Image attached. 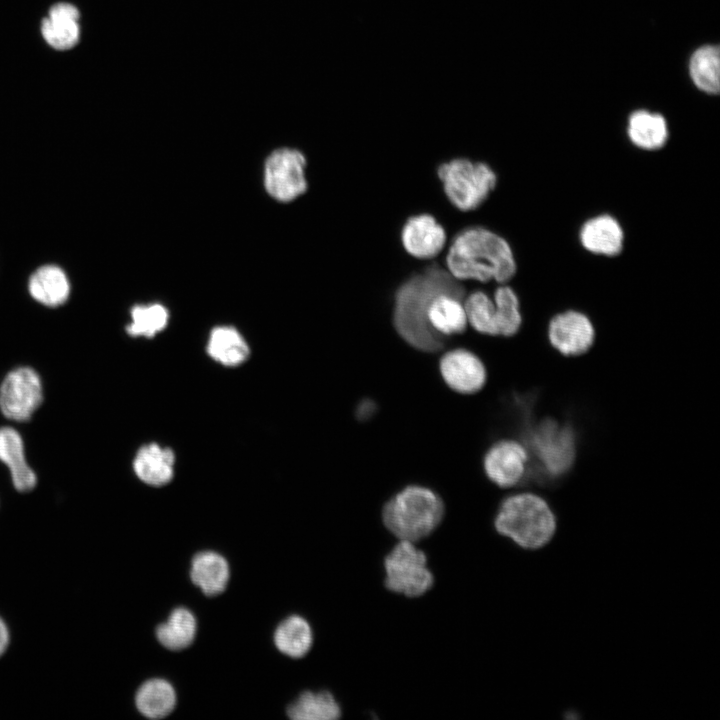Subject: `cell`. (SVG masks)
<instances>
[{"label": "cell", "instance_id": "obj_1", "mask_svg": "<svg viewBox=\"0 0 720 720\" xmlns=\"http://www.w3.org/2000/svg\"><path fill=\"white\" fill-rule=\"evenodd\" d=\"M441 293L464 300L465 287L437 263L414 273L395 291L393 327L399 337L417 351L436 353L445 347L446 339L430 328L426 318L431 301Z\"/></svg>", "mask_w": 720, "mask_h": 720}, {"label": "cell", "instance_id": "obj_2", "mask_svg": "<svg viewBox=\"0 0 720 720\" xmlns=\"http://www.w3.org/2000/svg\"><path fill=\"white\" fill-rule=\"evenodd\" d=\"M447 270L457 280L508 283L517 263L506 239L484 227H469L452 240L445 258Z\"/></svg>", "mask_w": 720, "mask_h": 720}, {"label": "cell", "instance_id": "obj_3", "mask_svg": "<svg viewBox=\"0 0 720 720\" xmlns=\"http://www.w3.org/2000/svg\"><path fill=\"white\" fill-rule=\"evenodd\" d=\"M493 523L498 534L525 550L543 548L557 530V518L550 504L529 491L505 497L497 508Z\"/></svg>", "mask_w": 720, "mask_h": 720}, {"label": "cell", "instance_id": "obj_4", "mask_svg": "<svg viewBox=\"0 0 720 720\" xmlns=\"http://www.w3.org/2000/svg\"><path fill=\"white\" fill-rule=\"evenodd\" d=\"M444 514L445 504L436 491L410 484L385 502L382 521L398 540L416 543L440 525Z\"/></svg>", "mask_w": 720, "mask_h": 720}, {"label": "cell", "instance_id": "obj_5", "mask_svg": "<svg viewBox=\"0 0 720 720\" xmlns=\"http://www.w3.org/2000/svg\"><path fill=\"white\" fill-rule=\"evenodd\" d=\"M437 175L448 200L464 212L478 208L497 185V175L487 163L466 158L442 163Z\"/></svg>", "mask_w": 720, "mask_h": 720}, {"label": "cell", "instance_id": "obj_6", "mask_svg": "<svg viewBox=\"0 0 720 720\" xmlns=\"http://www.w3.org/2000/svg\"><path fill=\"white\" fill-rule=\"evenodd\" d=\"M524 445L539 468L550 478L560 477L572 466L576 456L575 434L570 426L545 419L524 432Z\"/></svg>", "mask_w": 720, "mask_h": 720}, {"label": "cell", "instance_id": "obj_7", "mask_svg": "<svg viewBox=\"0 0 720 720\" xmlns=\"http://www.w3.org/2000/svg\"><path fill=\"white\" fill-rule=\"evenodd\" d=\"M384 570L386 587L406 597H419L434 583L426 554L413 542L398 540L384 559Z\"/></svg>", "mask_w": 720, "mask_h": 720}, {"label": "cell", "instance_id": "obj_8", "mask_svg": "<svg viewBox=\"0 0 720 720\" xmlns=\"http://www.w3.org/2000/svg\"><path fill=\"white\" fill-rule=\"evenodd\" d=\"M305 156L296 149L283 148L271 153L265 163L264 180L268 193L288 202L307 189Z\"/></svg>", "mask_w": 720, "mask_h": 720}, {"label": "cell", "instance_id": "obj_9", "mask_svg": "<svg viewBox=\"0 0 720 720\" xmlns=\"http://www.w3.org/2000/svg\"><path fill=\"white\" fill-rule=\"evenodd\" d=\"M42 399L40 377L29 367H20L9 372L0 387L1 412L13 421L29 420Z\"/></svg>", "mask_w": 720, "mask_h": 720}, {"label": "cell", "instance_id": "obj_10", "mask_svg": "<svg viewBox=\"0 0 720 720\" xmlns=\"http://www.w3.org/2000/svg\"><path fill=\"white\" fill-rule=\"evenodd\" d=\"M529 457L522 442L500 439L492 443L484 453L483 471L488 480L496 486L511 488L526 478Z\"/></svg>", "mask_w": 720, "mask_h": 720}, {"label": "cell", "instance_id": "obj_11", "mask_svg": "<svg viewBox=\"0 0 720 720\" xmlns=\"http://www.w3.org/2000/svg\"><path fill=\"white\" fill-rule=\"evenodd\" d=\"M551 346L566 357H576L587 352L595 340V328L591 319L578 310H566L555 314L547 326Z\"/></svg>", "mask_w": 720, "mask_h": 720}, {"label": "cell", "instance_id": "obj_12", "mask_svg": "<svg viewBox=\"0 0 720 720\" xmlns=\"http://www.w3.org/2000/svg\"><path fill=\"white\" fill-rule=\"evenodd\" d=\"M439 372L451 390L464 395L479 392L487 381L486 366L481 358L463 347L453 348L442 354Z\"/></svg>", "mask_w": 720, "mask_h": 720}, {"label": "cell", "instance_id": "obj_13", "mask_svg": "<svg viewBox=\"0 0 720 720\" xmlns=\"http://www.w3.org/2000/svg\"><path fill=\"white\" fill-rule=\"evenodd\" d=\"M446 239L442 225L429 214L408 218L401 230L404 249L418 259H431L437 256L443 249Z\"/></svg>", "mask_w": 720, "mask_h": 720}, {"label": "cell", "instance_id": "obj_14", "mask_svg": "<svg viewBox=\"0 0 720 720\" xmlns=\"http://www.w3.org/2000/svg\"><path fill=\"white\" fill-rule=\"evenodd\" d=\"M578 239L582 248L591 254L615 257L624 248L625 233L615 217L599 214L581 225Z\"/></svg>", "mask_w": 720, "mask_h": 720}, {"label": "cell", "instance_id": "obj_15", "mask_svg": "<svg viewBox=\"0 0 720 720\" xmlns=\"http://www.w3.org/2000/svg\"><path fill=\"white\" fill-rule=\"evenodd\" d=\"M80 12L70 3L52 6L42 21L41 33L53 48L66 50L74 47L80 38Z\"/></svg>", "mask_w": 720, "mask_h": 720}, {"label": "cell", "instance_id": "obj_16", "mask_svg": "<svg viewBox=\"0 0 720 720\" xmlns=\"http://www.w3.org/2000/svg\"><path fill=\"white\" fill-rule=\"evenodd\" d=\"M175 453L171 448L157 443L143 445L136 453L133 469L145 484L161 487L174 476Z\"/></svg>", "mask_w": 720, "mask_h": 720}, {"label": "cell", "instance_id": "obj_17", "mask_svg": "<svg viewBox=\"0 0 720 720\" xmlns=\"http://www.w3.org/2000/svg\"><path fill=\"white\" fill-rule=\"evenodd\" d=\"M426 318L430 328L444 339L464 333L468 325L463 299L449 293L433 298Z\"/></svg>", "mask_w": 720, "mask_h": 720}, {"label": "cell", "instance_id": "obj_18", "mask_svg": "<svg viewBox=\"0 0 720 720\" xmlns=\"http://www.w3.org/2000/svg\"><path fill=\"white\" fill-rule=\"evenodd\" d=\"M0 461L9 468L16 490L28 492L36 486L37 477L26 462L23 440L11 427L0 428Z\"/></svg>", "mask_w": 720, "mask_h": 720}, {"label": "cell", "instance_id": "obj_19", "mask_svg": "<svg viewBox=\"0 0 720 720\" xmlns=\"http://www.w3.org/2000/svg\"><path fill=\"white\" fill-rule=\"evenodd\" d=\"M229 576V564L217 552L202 551L192 559L190 578L206 596L222 593L228 584Z\"/></svg>", "mask_w": 720, "mask_h": 720}, {"label": "cell", "instance_id": "obj_20", "mask_svg": "<svg viewBox=\"0 0 720 720\" xmlns=\"http://www.w3.org/2000/svg\"><path fill=\"white\" fill-rule=\"evenodd\" d=\"M627 136L641 150H659L668 140L667 122L661 114L647 110L634 111L628 118Z\"/></svg>", "mask_w": 720, "mask_h": 720}, {"label": "cell", "instance_id": "obj_21", "mask_svg": "<svg viewBox=\"0 0 720 720\" xmlns=\"http://www.w3.org/2000/svg\"><path fill=\"white\" fill-rule=\"evenodd\" d=\"M31 296L48 307L64 304L70 294V284L65 272L55 265L39 267L28 283Z\"/></svg>", "mask_w": 720, "mask_h": 720}, {"label": "cell", "instance_id": "obj_22", "mask_svg": "<svg viewBox=\"0 0 720 720\" xmlns=\"http://www.w3.org/2000/svg\"><path fill=\"white\" fill-rule=\"evenodd\" d=\"M207 353L223 366L237 367L249 358L250 348L236 328L218 326L210 333Z\"/></svg>", "mask_w": 720, "mask_h": 720}, {"label": "cell", "instance_id": "obj_23", "mask_svg": "<svg viewBox=\"0 0 720 720\" xmlns=\"http://www.w3.org/2000/svg\"><path fill=\"white\" fill-rule=\"evenodd\" d=\"M135 702L142 715L150 719H160L174 710L176 692L167 680L154 678L139 687Z\"/></svg>", "mask_w": 720, "mask_h": 720}, {"label": "cell", "instance_id": "obj_24", "mask_svg": "<svg viewBox=\"0 0 720 720\" xmlns=\"http://www.w3.org/2000/svg\"><path fill=\"white\" fill-rule=\"evenodd\" d=\"M274 643L281 653L291 658H301L312 647V628L302 616L291 615L277 626Z\"/></svg>", "mask_w": 720, "mask_h": 720}, {"label": "cell", "instance_id": "obj_25", "mask_svg": "<svg viewBox=\"0 0 720 720\" xmlns=\"http://www.w3.org/2000/svg\"><path fill=\"white\" fill-rule=\"evenodd\" d=\"M341 707L329 691H305L287 708L293 720H335L340 718Z\"/></svg>", "mask_w": 720, "mask_h": 720}, {"label": "cell", "instance_id": "obj_26", "mask_svg": "<svg viewBox=\"0 0 720 720\" xmlns=\"http://www.w3.org/2000/svg\"><path fill=\"white\" fill-rule=\"evenodd\" d=\"M197 623L195 616L184 607L175 608L167 621L156 628L157 640L165 648L178 651L187 648L194 640Z\"/></svg>", "mask_w": 720, "mask_h": 720}, {"label": "cell", "instance_id": "obj_27", "mask_svg": "<svg viewBox=\"0 0 720 720\" xmlns=\"http://www.w3.org/2000/svg\"><path fill=\"white\" fill-rule=\"evenodd\" d=\"M690 75L695 85L709 94L720 88V56L717 46L707 45L697 49L690 59Z\"/></svg>", "mask_w": 720, "mask_h": 720}, {"label": "cell", "instance_id": "obj_28", "mask_svg": "<svg viewBox=\"0 0 720 720\" xmlns=\"http://www.w3.org/2000/svg\"><path fill=\"white\" fill-rule=\"evenodd\" d=\"M497 335L512 337L522 325L520 301L512 287L500 284L494 292Z\"/></svg>", "mask_w": 720, "mask_h": 720}, {"label": "cell", "instance_id": "obj_29", "mask_svg": "<svg viewBox=\"0 0 720 720\" xmlns=\"http://www.w3.org/2000/svg\"><path fill=\"white\" fill-rule=\"evenodd\" d=\"M468 324L478 333L498 336L496 326L495 304L484 291L477 290L463 300Z\"/></svg>", "mask_w": 720, "mask_h": 720}, {"label": "cell", "instance_id": "obj_30", "mask_svg": "<svg viewBox=\"0 0 720 720\" xmlns=\"http://www.w3.org/2000/svg\"><path fill=\"white\" fill-rule=\"evenodd\" d=\"M168 319V310L161 304L136 305L126 331L133 337L152 338L167 326Z\"/></svg>", "mask_w": 720, "mask_h": 720}, {"label": "cell", "instance_id": "obj_31", "mask_svg": "<svg viewBox=\"0 0 720 720\" xmlns=\"http://www.w3.org/2000/svg\"><path fill=\"white\" fill-rule=\"evenodd\" d=\"M375 412L376 403L371 399L360 401L356 408V416L361 421L369 419Z\"/></svg>", "mask_w": 720, "mask_h": 720}, {"label": "cell", "instance_id": "obj_32", "mask_svg": "<svg viewBox=\"0 0 720 720\" xmlns=\"http://www.w3.org/2000/svg\"><path fill=\"white\" fill-rule=\"evenodd\" d=\"M9 640L10 636L8 627L4 620L0 617V656H2L8 648Z\"/></svg>", "mask_w": 720, "mask_h": 720}]
</instances>
